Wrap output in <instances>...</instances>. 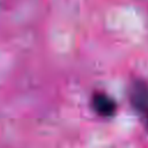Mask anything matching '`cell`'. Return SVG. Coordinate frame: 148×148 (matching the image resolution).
Wrapping results in <instances>:
<instances>
[{
	"label": "cell",
	"mask_w": 148,
	"mask_h": 148,
	"mask_svg": "<svg viewBox=\"0 0 148 148\" xmlns=\"http://www.w3.org/2000/svg\"><path fill=\"white\" fill-rule=\"evenodd\" d=\"M91 106L94 111L101 117H112L117 111L116 101L105 92H95L91 98Z\"/></svg>",
	"instance_id": "cell-2"
},
{
	"label": "cell",
	"mask_w": 148,
	"mask_h": 148,
	"mask_svg": "<svg viewBox=\"0 0 148 148\" xmlns=\"http://www.w3.org/2000/svg\"><path fill=\"white\" fill-rule=\"evenodd\" d=\"M130 98L133 108L142 116L148 126V84L140 80L133 82Z\"/></svg>",
	"instance_id": "cell-1"
}]
</instances>
